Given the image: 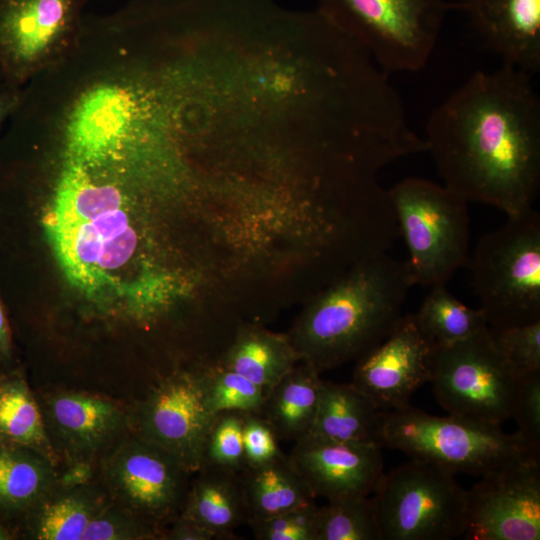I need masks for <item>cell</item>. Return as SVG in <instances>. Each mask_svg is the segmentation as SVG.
<instances>
[{"instance_id": "6da1fadb", "label": "cell", "mask_w": 540, "mask_h": 540, "mask_svg": "<svg viewBox=\"0 0 540 540\" xmlns=\"http://www.w3.org/2000/svg\"><path fill=\"white\" fill-rule=\"evenodd\" d=\"M530 76L507 64L476 71L425 125L442 184L507 217L532 211L540 189V98Z\"/></svg>"}, {"instance_id": "7a4b0ae2", "label": "cell", "mask_w": 540, "mask_h": 540, "mask_svg": "<svg viewBox=\"0 0 540 540\" xmlns=\"http://www.w3.org/2000/svg\"><path fill=\"white\" fill-rule=\"evenodd\" d=\"M57 155L44 227L64 276L99 311L151 318L138 270L137 171L110 150L58 148Z\"/></svg>"}, {"instance_id": "3957f363", "label": "cell", "mask_w": 540, "mask_h": 540, "mask_svg": "<svg viewBox=\"0 0 540 540\" xmlns=\"http://www.w3.org/2000/svg\"><path fill=\"white\" fill-rule=\"evenodd\" d=\"M413 286L406 260L367 259L314 296L288 336L299 361L319 373L358 359L402 317Z\"/></svg>"}, {"instance_id": "277c9868", "label": "cell", "mask_w": 540, "mask_h": 540, "mask_svg": "<svg viewBox=\"0 0 540 540\" xmlns=\"http://www.w3.org/2000/svg\"><path fill=\"white\" fill-rule=\"evenodd\" d=\"M375 442L452 474L482 476L521 458L540 455L517 431L449 414L430 415L410 404L380 411Z\"/></svg>"}, {"instance_id": "5b68a950", "label": "cell", "mask_w": 540, "mask_h": 540, "mask_svg": "<svg viewBox=\"0 0 540 540\" xmlns=\"http://www.w3.org/2000/svg\"><path fill=\"white\" fill-rule=\"evenodd\" d=\"M491 329L540 320V214L508 217L476 243L467 265Z\"/></svg>"}, {"instance_id": "8992f818", "label": "cell", "mask_w": 540, "mask_h": 540, "mask_svg": "<svg viewBox=\"0 0 540 540\" xmlns=\"http://www.w3.org/2000/svg\"><path fill=\"white\" fill-rule=\"evenodd\" d=\"M387 190L413 286L447 284L469 262L468 202L421 177H406Z\"/></svg>"}, {"instance_id": "52a82bcc", "label": "cell", "mask_w": 540, "mask_h": 540, "mask_svg": "<svg viewBox=\"0 0 540 540\" xmlns=\"http://www.w3.org/2000/svg\"><path fill=\"white\" fill-rule=\"evenodd\" d=\"M332 24L360 45L388 75L417 72L437 45L445 0H318Z\"/></svg>"}, {"instance_id": "ba28073f", "label": "cell", "mask_w": 540, "mask_h": 540, "mask_svg": "<svg viewBox=\"0 0 540 540\" xmlns=\"http://www.w3.org/2000/svg\"><path fill=\"white\" fill-rule=\"evenodd\" d=\"M382 540H451L467 522V490L454 474L424 460L382 473L373 491Z\"/></svg>"}, {"instance_id": "9c48e42d", "label": "cell", "mask_w": 540, "mask_h": 540, "mask_svg": "<svg viewBox=\"0 0 540 540\" xmlns=\"http://www.w3.org/2000/svg\"><path fill=\"white\" fill-rule=\"evenodd\" d=\"M519 379L489 326L464 340L434 345L429 382L449 414L500 425L512 416Z\"/></svg>"}, {"instance_id": "30bf717a", "label": "cell", "mask_w": 540, "mask_h": 540, "mask_svg": "<svg viewBox=\"0 0 540 540\" xmlns=\"http://www.w3.org/2000/svg\"><path fill=\"white\" fill-rule=\"evenodd\" d=\"M99 464L102 487L112 501L164 536L165 527L182 512L193 474L165 450L131 431Z\"/></svg>"}, {"instance_id": "8fae6325", "label": "cell", "mask_w": 540, "mask_h": 540, "mask_svg": "<svg viewBox=\"0 0 540 540\" xmlns=\"http://www.w3.org/2000/svg\"><path fill=\"white\" fill-rule=\"evenodd\" d=\"M86 0H0V79L24 86L76 48Z\"/></svg>"}, {"instance_id": "7c38bea8", "label": "cell", "mask_w": 540, "mask_h": 540, "mask_svg": "<svg viewBox=\"0 0 540 540\" xmlns=\"http://www.w3.org/2000/svg\"><path fill=\"white\" fill-rule=\"evenodd\" d=\"M213 414L203 395L197 366L159 377L130 413V431L165 450L188 472L202 465Z\"/></svg>"}, {"instance_id": "4fadbf2b", "label": "cell", "mask_w": 540, "mask_h": 540, "mask_svg": "<svg viewBox=\"0 0 540 540\" xmlns=\"http://www.w3.org/2000/svg\"><path fill=\"white\" fill-rule=\"evenodd\" d=\"M467 540L540 539V455L481 476L467 490Z\"/></svg>"}, {"instance_id": "5bb4252c", "label": "cell", "mask_w": 540, "mask_h": 540, "mask_svg": "<svg viewBox=\"0 0 540 540\" xmlns=\"http://www.w3.org/2000/svg\"><path fill=\"white\" fill-rule=\"evenodd\" d=\"M38 403L54 454L66 465L100 462L130 431V413L101 395L59 391Z\"/></svg>"}, {"instance_id": "9a60e30c", "label": "cell", "mask_w": 540, "mask_h": 540, "mask_svg": "<svg viewBox=\"0 0 540 540\" xmlns=\"http://www.w3.org/2000/svg\"><path fill=\"white\" fill-rule=\"evenodd\" d=\"M433 349L414 315H402L379 344L357 359L351 383L381 411L403 408L429 382Z\"/></svg>"}, {"instance_id": "2e32d148", "label": "cell", "mask_w": 540, "mask_h": 540, "mask_svg": "<svg viewBox=\"0 0 540 540\" xmlns=\"http://www.w3.org/2000/svg\"><path fill=\"white\" fill-rule=\"evenodd\" d=\"M288 458L314 497L328 501L369 496L383 471L381 447L306 435L294 442Z\"/></svg>"}, {"instance_id": "e0dca14e", "label": "cell", "mask_w": 540, "mask_h": 540, "mask_svg": "<svg viewBox=\"0 0 540 540\" xmlns=\"http://www.w3.org/2000/svg\"><path fill=\"white\" fill-rule=\"evenodd\" d=\"M456 5L503 64L529 74L540 70V0H463Z\"/></svg>"}, {"instance_id": "ac0fdd59", "label": "cell", "mask_w": 540, "mask_h": 540, "mask_svg": "<svg viewBox=\"0 0 540 540\" xmlns=\"http://www.w3.org/2000/svg\"><path fill=\"white\" fill-rule=\"evenodd\" d=\"M111 501L91 481L67 484L58 479L16 524L17 539L82 540L90 522Z\"/></svg>"}, {"instance_id": "d6986e66", "label": "cell", "mask_w": 540, "mask_h": 540, "mask_svg": "<svg viewBox=\"0 0 540 540\" xmlns=\"http://www.w3.org/2000/svg\"><path fill=\"white\" fill-rule=\"evenodd\" d=\"M179 516L213 532L216 539H234V529L250 519L241 473L203 464L194 473Z\"/></svg>"}, {"instance_id": "ffe728a7", "label": "cell", "mask_w": 540, "mask_h": 540, "mask_svg": "<svg viewBox=\"0 0 540 540\" xmlns=\"http://www.w3.org/2000/svg\"><path fill=\"white\" fill-rule=\"evenodd\" d=\"M380 411L352 383L322 379L315 420L308 434L336 442L376 444Z\"/></svg>"}, {"instance_id": "44dd1931", "label": "cell", "mask_w": 540, "mask_h": 540, "mask_svg": "<svg viewBox=\"0 0 540 540\" xmlns=\"http://www.w3.org/2000/svg\"><path fill=\"white\" fill-rule=\"evenodd\" d=\"M297 361L288 336L247 325L237 329L215 362L246 377L267 395Z\"/></svg>"}, {"instance_id": "7402d4cb", "label": "cell", "mask_w": 540, "mask_h": 540, "mask_svg": "<svg viewBox=\"0 0 540 540\" xmlns=\"http://www.w3.org/2000/svg\"><path fill=\"white\" fill-rule=\"evenodd\" d=\"M58 475L57 464L41 453L0 443V519L15 529L23 515L56 483Z\"/></svg>"}, {"instance_id": "603a6c76", "label": "cell", "mask_w": 540, "mask_h": 540, "mask_svg": "<svg viewBox=\"0 0 540 540\" xmlns=\"http://www.w3.org/2000/svg\"><path fill=\"white\" fill-rule=\"evenodd\" d=\"M320 373L310 364L295 365L266 395L258 412L279 441L306 436L314 423L320 393Z\"/></svg>"}, {"instance_id": "cb8c5ba5", "label": "cell", "mask_w": 540, "mask_h": 540, "mask_svg": "<svg viewBox=\"0 0 540 540\" xmlns=\"http://www.w3.org/2000/svg\"><path fill=\"white\" fill-rule=\"evenodd\" d=\"M241 477L249 521L281 514L315 499L284 453L267 463L246 467Z\"/></svg>"}, {"instance_id": "d4e9b609", "label": "cell", "mask_w": 540, "mask_h": 540, "mask_svg": "<svg viewBox=\"0 0 540 540\" xmlns=\"http://www.w3.org/2000/svg\"><path fill=\"white\" fill-rule=\"evenodd\" d=\"M0 443L35 450L58 465L38 400L19 367L0 375Z\"/></svg>"}, {"instance_id": "484cf974", "label": "cell", "mask_w": 540, "mask_h": 540, "mask_svg": "<svg viewBox=\"0 0 540 540\" xmlns=\"http://www.w3.org/2000/svg\"><path fill=\"white\" fill-rule=\"evenodd\" d=\"M413 315L420 330L434 345L464 340L488 326L482 310L465 305L446 284L432 286Z\"/></svg>"}, {"instance_id": "4316f807", "label": "cell", "mask_w": 540, "mask_h": 540, "mask_svg": "<svg viewBox=\"0 0 540 540\" xmlns=\"http://www.w3.org/2000/svg\"><path fill=\"white\" fill-rule=\"evenodd\" d=\"M316 540H382L372 498L345 497L319 506Z\"/></svg>"}, {"instance_id": "83f0119b", "label": "cell", "mask_w": 540, "mask_h": 540, "mask_svg": "<svg viewBox=\"0 0 540 540\" xmlns=\"http://www.w3.org/2000/svg\"><path fill=\"white\" fill-rule=\"evenodd\" d=\"M197 370L205 402L213 414L260 411L266 395L246 377L217 362L198 365Z\"/></svg>"}, {"instance_id": "f1b7e54d", "label": "cell", "mask_w": 540, "mask_h": 540, "mask_svg": "<svg viewBox=\"0 0 540 540\" xmlns=\"http://www.w3.org/2000/svg\"><path fill=\"white\" fill-rule=\"evenodd\" d=\"M247 412L216 413L209 427L202 465H214L241 473L246 468L243 423Z\"/></svg>"}, {"instance_id": "f546056e", "label": "cell", "mask_w": 540, "mask_h": 540, "mask_svg": "<svg viewBox=\"0 0 540 540\" xmlns=\"http://www.w3.org/2000/svg\"><path fill=\"white\" fill-rule=\"evenodd\" d=\"M490 330L496 348L518 378L540 373V320Z\"/></svg>"}, {"instance_id": "4dcf8cb0", "label": "cell", "mask_w": 540, "mask_h": 540, "mask_svg": "<svg viewBox=\"0 0 540 540\" xmlns=\"http://www.w3.org/2000/svg\"><path fill=\"white\" fill-rule=\"evenodd\" d=\"M318 514L314 501L247 525L257 540H316Z\"/></svg>"}, {"instance_id": "1f68e13d", "label": "cell", "mask_w": 540, "mask_h": 540, "mask_svg": "<svg viewBox=\"0 0 540 540\" xmlns=\"http://www.w3.org/2000/svg\"><path fill=\"white\" fill-rule=\"evenodd\" d=\"M163 534L111 501L90 522L82 540H154Z\"/></svg>"}, {"instance_id": "d6a6232c", "label": "cell", "mask_w": 540, "mask_h": 540, "mask_svg": "<svg viewBox=\"0 0 540 540\" xmlns=\"http://www.w3.org/2000/svg\"><path fill=\"white\" fill-rule=\"evenodd\" d=\"M511 418L517 423V432L540 449V373L519 379Z\"/></svg>"}, {"instance_id": "836d02e7", "label": "cell", "mask_w": 540, "mask_h": 540, "mask_svg": "<svg viewBox=\"0 0 540 540\" xmlns=\"http://www.w3.org/2000/svg\"><path fill=\"white\" fill-rule=\"evenodd\" d=\"M279 442L273 428L258 412L245 413L243 445L246 467L258 466L282 455Z\"/></svg>"}, {"instance_id": "e575fe53", "label": "cell", "mask_w": 540, "mask_h": 540, "mask_svg": "<svg viewBox=\"0 0 540 540\" xmlns=\"http://www.w3.org/2000/svg\"><path fill=\"white\" fill-rule=\"evenodd\" d=\"M16 368L18 365L15 360L11 325L0 296V375Z\"/></svg>"}, {"instance_id": "d590c367", "label": "cell", "mask_w": 540, "mask_h": 540, "mask_svg": "<svg viewBox=\"0 0 540 540\" xmlns=\"http://www.w3.org/2000/svg\"><path fill=\"white\" fill-rule=\"evenodd\" d=\"M164 532L167 540H213L216 536L207 528L182 516H178Z\"/></svg>"}, {"instance_id": "8d00e7d4", "label": "cell", "mask_w": 540, "mask_h": 540, "mask_svg": "<svg viewBox=\"0 0 540 540\" xmlns=\"http://www.w3.org/2000/svg\"><path fill=\"white\" fill-rule=\"evenodd\" d=\"M22 87H16L0 79V127L8 121L18 107Z\"/></svg>"}, {"instance_id": "74e56055", "label": "cell", "mask_w": 540, "mask_h": 540, "mask_svg": "<svg viewBox=\"0 0 540 540\" xmlns=\"http://www.w3.org/2000/svg\"><path fill=\"white\" fill-rule=\"evenodd\" d=\"M13 539H17L14 527L0 519V540Z\"/></svg>"}]
</instances>
